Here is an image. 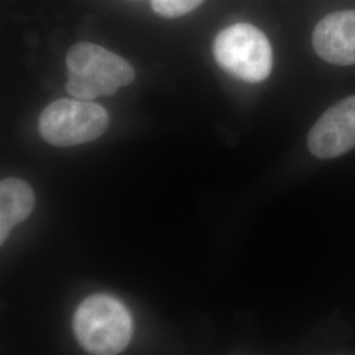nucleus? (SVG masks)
I'll list each match as a JSON object with an SVG mask.
<instances>
[{
    "instance_id": "nucleus-1",
    "label": "nucleus",
    "mask_w": 355,
    "mask_h": 355,
    "mask_svg": "<svg viewBox=\"0 0 355 355\" xmlns=\"http://www.w3.org/2000/svg\"><path fill=\"white\" fill-rule=\"evenodd\" d=\"M66 66V91L83 101L114 95L135 79V70L124 58L91 42L71 46Z\"/></svg>"
},
{
    "instance_id": "nucleus-2",
    "label": "nucleus",
    "mask_w": 355,
    "mask_h": 355,
    "mask_svg": "<svg viewBox=\"0 0 355 355\" xmlns=\"http://www.w3.org/2000/svg\"><path fill=\"white\" fill-rule=\"evenodd\" d=\"M74 333L80 346L95 355H114L127 347L133 322L127 306L110 295H92L74 315Z\"/></svg>"
},
{
    "instance_id": "nucleus-3",
    "label": "nucleus",
    "mask_w": 355,
    "mask_h": 355,
    "mask_svg": "<svg viewBox=\"0 0 355 355\" xmlns=\"http://www.w3.org/2000/svg\"><path fill=\"white\" fill-rule=\"evenodd\" d=\"M216 62L230 76L248 83H258L270 76L272 49L258 28L239 23L223 29L214 42Z\"/></svg>"
},
{
    "instance_id": "nucleus-4",
    "label": "nucleus",
    "mask_w": 355,
    "mask_h": 355,
    "mask_svg": "<svg viewBox=\"0 0 355 355\" xmlns=\"http://www.w3.org/2000/svg\"><path fill=\"white\" fill-rule=\"evenodd\" d=\"M110 125L102 105L83 99H60L49 104L40 116L38 130L54 146H76L96 140Z\"/></svg>"
},
{
    "instance_id": "nucleus-5",
    "label": "nucleus",
    "mask_w": 355,
    "mask_h": 355,
    "mask_svg": "<svg viewBox=\"0 0 355 355\" xmlns=\"http://www.w3.org/2000/svg\"><path fill=\"white\" fill-rule=\"evenodd\" d=\"M355 146V95L336 103L308 133V148L322 159L340 157Z\"/></svg>"
},
{
    "instance_id": "nucleus-6",
    "label": "nucleus",
    "mask_w": 355,
    "mask_h": 355,
    "mask_svg": "<svg viewBox=\"0 0 355 355\" xmlns=\"http://www.w3.org/2000/svg\"><path fill=\"white\" fill-rule=\"evenodd\" d=\"M313 48L333 64H355V10L330 13L313 32Z\"/></svg>"
},
{
    "instance_id": "nucleus-7",
    "label": "nucleus",
    "mask_w": 355,
    "mask_h": 355,
    "mask_svg": "<svg viewBox=\"0 0 355 355\" xmlns=\"http://www.w3.org/2000/svg\"><path fill=\"white\" fill-rule=\"evenodd\" d=\"M36 203L35 192L21 179L7 178L0 183V243L8 239L11 230L24 221Z\"/></svg>"
},
{
    "instance_id": "nucleus-8",
    "label": "nucleus",
    "mask_w": 355,
    "mask_h": 355,
    "mask_svg": "<svg viewBox=\"0 0 355 355\" xmlns=\"http://www.w3.org/2000/svg\"><path fill=\"white\" fill-rule=\"evenodd\" d=\"M204 0H152L153 10L162 17L173 19L193 11Z\"/></svg>"
}]
</instances>
